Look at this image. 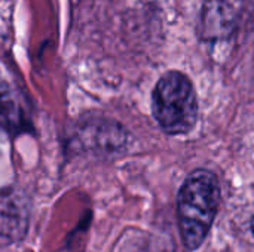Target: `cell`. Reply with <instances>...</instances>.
Returning <instances> with one entry per match:
<instances>
[{
	"label": "cell",
	"mask_w": 254,
	"mask_h": 252,
	"mask_svg": "<svg viewBox=\"0 0 254 252\" xmlns=\"http://www.w3.org/2000/svg\"><path fill=\"white\" fill-rule=\"evenodd\" d=\"M220 187L217 177L207 169L193 171L179 192L177 214L183 244L198 250L210 233L217 215Z\"/></svg>",
	"instance_id": "cell-1"
},
{
	"label": "cell",
	"mask_w": 254,
	"mask_h": 252,
	"mask_svg": "<svg viewBox=\"0 0 254 252\" xmlns=\"http://www.w3.org/2000/svg\"><path fill=\"white\" fill-rule=\"evenodd\" d=\"M152 111L164 132H190L198 117V101L190 79L180 71L165 73L153 89Z\"/></svg>",
	"instance_id": "cell-2"
},
{
	"label": "cell",
	"mask_w": 254,
	"mask_h": 252,
	"mask_svg": "<svg viewBox=\"0 0 254 252\" xmlns=\"http://www.w3.org/2000/svg\"><path fill=\"white\" fill-rule=\"evenodd\" d=\"M243 12V0H205L201 15V37L225 40L234 34Z\"/></svg>",
	"instance_id": "cell-3"
},
{
	"label": "cell",
	"mask_w": 254,
	"mask_h": 252,
	"mask_svg": "<svg viewBox=\"0 0 254 252\" xmlns=\"http://www.w3.org/2000/svg\"><path fill=\"white\" fill-rule=\"evenodd\" d=\"M28 201L16 189L0 192V247L21 241L28 229Z\"/></svg>",
	"instance_id": "cell-4"
},
{
	"label": "cell",
	"mask_w": 254,
	"mask_h": 252,
	"mask_svg": "<svg viewBox=\"0 0 254 252\" xmlns=\"http://www.w3.org/2000/svg\"><path fill=\"white\" fill-rule=\"evenodd\" d=\"M27 128V117L16 92L6 82L0 80V131L9 135L22 132Z\"/></svg>",
	"instance_id": "cell-5"
},
{
	"label": "cell",
	"mask_w": 254,
	"mask_h": 252,
	"mask_svg": "<svg viewBox=\"0 0 254 252\" xmlns=\"http://www.w3.org/2000/svg\"><path fill=\"white\" fill-rule=\"evenodd\" d=\"M252 229H253V235H254V217H253V221H252Z\"/></svg>",
	"instance_id": "cell-6"
}]
</instances>
